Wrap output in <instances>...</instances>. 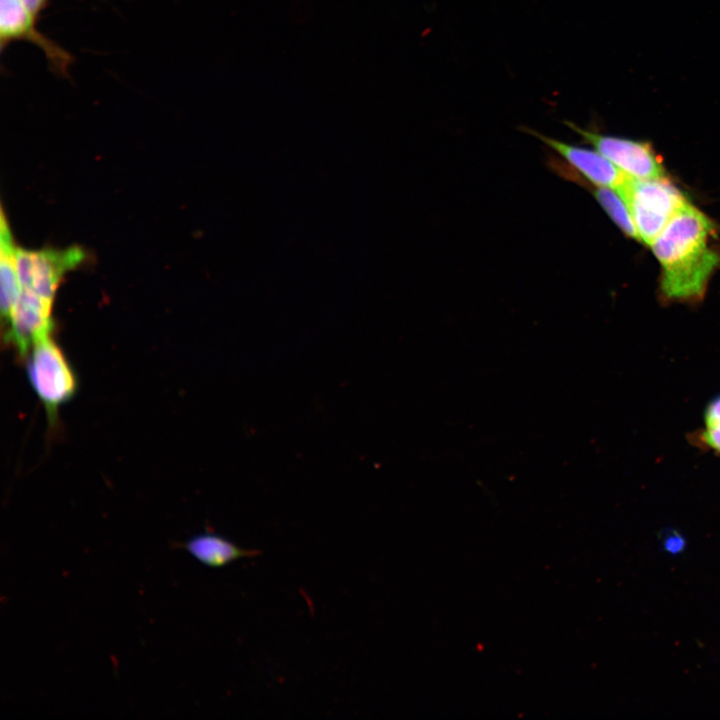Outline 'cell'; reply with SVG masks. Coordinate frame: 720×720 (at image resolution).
<instances>
[{
  "label": "cell",
  "mask_w": 720,
  "mask_h": 720,
  "mask_svg": "<svg viewBox=\"0 0 720 720\" xmlns=\"http://www.w3.org/2000/svg\"><path fill=\"white\" fill-rule=\"evenodd\" d=\"M616 191L631 212L640 240L649 245L687 202L680 190L665 177L637 179L628 176Z\"/></svg>",
  "instance_id": "cell-1"
},
{
  "label": "cell",
  "mask_w": 720,
  "mask_h": 720,
  "mask_svg": "<svg viewBox=\"0 0 720 720\" xmlns=\"http://www.w3.org/2000/svg\"><path fill=\"white\" fill-rule=\"evenodd\" d=\"M29 352V379L49 418L53 419L57 409L74 395L76 377L51 334L38 340Z\"/></svg>",
  "instance_id": "cell-2"
},
{
  "label": "cell",
  "mask_w": 720,
  "mask_h": 720,
  "mask_svg": "<svg viewBox=\"0 0 720 720\" xmlns=\"http://www.w3.org/2000/svg\"><path fill=\"white\" fill-rule=\"evenodd\" d=\"M38 20L20 0H0V48L3 52L12 42L25 41L44 54L50 71L69 78L74 58L69 51L37 28Z\"/></svg>",
  "instance_id": "cell-3"
},
{
  "label": "cell",
  "mask_w": 720,
  "mask_h": 720,
  "mask_svg": "<svg viewBox=\"0 0 720 720\" xmlns=\"http://www.w3.org/2000/svg\"><path fill=\"white\" fill-rule=\"evenodd\" d=\"M83 258V251L77 247L39 251L17 248L16 267L20 287L53 303L64 274L79 265Z\"/></svg>",
  "instance_id": "cell-4"
},
{
  "label": "cell",
  "mask_w": 720,
  "mask_h": 720,
  "mask_svg": "<svg viewBox=\"0 0 720 720\" xmlns=\"http://www.w3.org/2000/svg\"><path fill=\"white\" fill-rule=\"evenodd\" d=\"M712 229L711 220L686 202L650 246L657 260L665 267L707 246Z\"/></svg>",
  "instance_id": "cell-5"
},
{
  "label": "cell",
  "mask_w": 720,
  "mask_h": 720,
  "mask_svg": "<svg viewBox=\"0 0 720 720\" xmlns=\"http://www.w3.org/2000/svg\"><path fill=\"white\" fill-rule=\"evenodd\" d=\"M565 124L627 176L637 179L665 177L663 166L648 143L584 130L570 121Z\"/></svg>",
  "instance_id": "cell-6"
},
{
  "label": "cell",
  "mask_w": 720,
  "mask_h": 720,
  "mask_svg": "<svg viewBox=\"0 0 720 720\" xmlns=\"http://www.w3.org/2000/svg\"><path fill=\"white\" fill-rule=\"evenodd\" d=\"M719 263L720 255L707 245L663 267L661 290L664 297L673 301L701 299L709 278Z\"/></svg>",
  "instance_id": "cell-7"
},
{
  "label": "cell",
  "mask_w": 720,
  "mask_h": 720,
  "mask_svg": "<svg viewBox=\"0 0 720 720\" xmlns=\"http://www.w3.org/2000/svg\"><path fill=\"white\" fill-rule=\"evenodd\" d=\"M527 132L553 149L569 166L595 186L616 190L628 177L598 151L574 146L531 129H527Z\"/></svg>",
  "instance_id": "cell-8"
},
{
  "label": "cell",
  "mask_w": 720,
  "mask_h": 720,
  "mask_svg": "<svg viewBox=\"0 0 720 720\" xmlns=\"http://www.w3.org/2000/svg\"><path fill=\"white\" fill-rule=\"evenodd\" d=\"M174 546L187 551L192 557L210 568H222L242 558H254L262 552L240 547L227 537L206 531L192 535Z\"/></svg>",
  "instance_id": "cell-9"
},
{
  "label": "cell",
  "mask_w": 720,
  "mask_h": 720,
  "mask_svg": "<svg viewBox=\"0 0 720 720\" xmlns=\"http://www.w3.org/2000/svg\"><path fill=\"white\" fill-rule=\"evenodd\" d=\"M16 251L4 212L1 215L0 270H1V312L7 319L21 287L17 275Z\"/></svg>",
  "instance_id": "cell-10"
},
{
  "label": "cell",
  "mask_w": 720,
  "mask_h": 720,
  "mask_svg": "<svg viewBox=\"0 0 720 720\" xmlns=\"http://www.w3.org/2000/svg\"><path fill=\"white\" fill-rule=\"evenodd\" d=\"M593 194L608 216L626 235L640 240L631 212L616 190L597 186L593 189Z\"/></svg>",
  "instance_id": "cell-11"
},
{
  "label": "cell",
  "mask_w": 720,
  "mask_h": 720,
  "mask_svg": "<svg viewBox=\"0 0 720 720\" xmlns=\"http://www.w3.org/2000/svg\"><path fill=\"white\" fill-rule=\"evenodd\" d=\"M696 443L720 457V394L706 405L703 426L695 434Z\"/></svg>",
  "instance_id": "cell-12"
},
{
  "label": "cell",
  "mask_w": 720,
  "mask_h": 720,
  "mask_svg": "<svg viewBox=\"0 0 720 720\" xmlns=\"http://www.w3.org/2000/svg\"><path fill=\"white\" fill-rule=\"evenodd\" d=\"M25 8L37 19H40L42 12L48 7L51 0H20Z\"/></svg>",
  "instance_id": "cell-13"
}]
</instances>
